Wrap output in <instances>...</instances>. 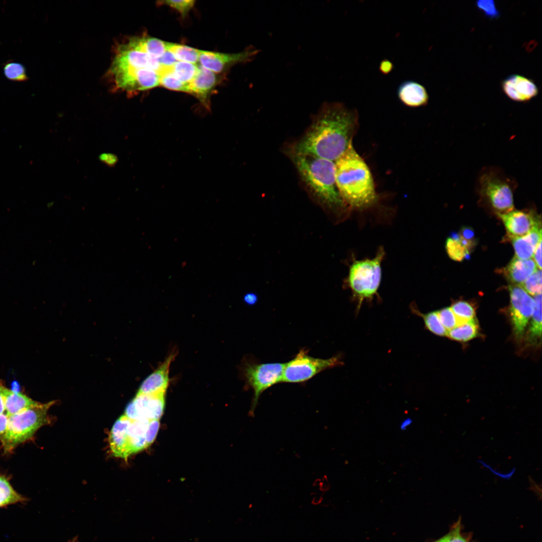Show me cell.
Here are the masks:
<instances>
[{"mask_svg": "<svg viewBox=\"0 0 542 542\" xmlns=\"http://www.w3.org/2000/svg\"><path fill=\"white\" fill-rule=\"evenodd\" d=\"M358 119L356 109L341 102H326L305 133L288 150L335 162L352 142Z\"/></svg>", "mask_w": 542, "mask_h": 542, "instance_id": "6da1fadb", "label": "cell"}, {"mask_svg": "<svg viewBox=\"0 0 542 542\" xmlns=\"http://www.w3.org/2000/svg\"><path fill=\"white\" fill-rule=\"evenodd\" d=\"M335 180L346 205L362 209L370 207L377 196L373 177L367 165L354 148L352 142L335 162Z\"/></svg>", "mask_w": 542, "mask_h": 542, "instance_id": "7a4b0ae2", "label": "cell"}, {"mask_svg": "<svg viewBox=\"0 0 542 542\" xmlns=\"http://www.w3.org/2000/svg\"><path fill=\"white\" fill-rule=\"evenodd\" d=\"M286 153L310 195L318 204L331 211L346 206L337 187L334 162L288 149Z\"/></svg>", "mask_w": 542, "mask_h": 542, "instance_id": "3957f363", "label": "cell"}, {"mask_svg": "<svg viewBox=\"0 0 542 542\" xmlns=\"http://www.w3.org/2000/svg\"><path fill=\"white\" fill-rule=\"evenodd\" d=\"M159 427V420H134L122 415L110 432L109 443L112 454L126 459L145 449L155 440Z\"/></svg>", "mask_w": 542, "mask_h": 542, "instance_id": "277c9868", "label": "cell"}, {"mask_svg": "<svg viewBox=\"0 0 542 542\" xmlns=\"http://www.w3.org/2000/svg\"><path fill=\"white\" fill-rule=\"evenodd\" d=\"M517 185L516 180L502 169L488 166L480 172L476 189L481 201L497 214H502L514 209V193Z\"/></svg>", "mask_w": 542, "mask_h": 542, "instance_id": "5b68a950", "label": "cell"}, {"mask_svg": "<svg viewBox=\"0 0 542 542\" xmlns=\"http://www.w3.org/2000/svg\"><path fill=\"white\" fill-rule=\"evenodd\" d=\"M384 255V249L381 247L374 258L354 260L349 266L346 282L356 302L357 313L365 300L370 301L378 296L381 279V265Z\"/></svg>", "mask_w": 542, "mask_h": 542, "instance_id": "8992f818", "label": "cell"}, {"mask_svg": "<svg viewBox=\"0 0 542 542\" xmlns=\"http://www.w3.org/2000/svg\"><path fill=\"white\" fill-rule=\"evenodd\" d=\"M55 403L51 401L39 403L36 406L8 417L7 431L2 444L5 453L11 452L19 445L31 439L42 427L51 422L48 415Z\"/></svg>", "mask_w": 542, "mask_h": 542, "instance_id": "52a82bcc", "label": "cell"}, {"mask_svg": "<svg viewBox=\"0 0 542 542\" xmlns=\"http://www.w3.org/2000/svg\"><path fill=\"white\" fill-rule=\"evenodd\" d=\"M308 350H301L291 360L285 363L282 382L301 383L312 378L329 368L341 365V357L328 359L315 358L308 355Z\"/></svg>", "mask_w": 542, "mask_h": 542, "instance_id": "ba28073f", "label": "cell"}, {"mask_svg": "<svg viewBox=\"0 0 542 542\" xmlns=\"http://www.w3.org/2000/svg\"><path fill=\"white\" fill-rule=\"evenodd\" d=\"M285 363L248 362L243 367V374L246 384L252 389L254 395L251 413L257 404L262 393L273 385L282 382Z\"/></svg>", "mask_w": 542, "mask_h": 542, "instance_id": "9c48e42d", "label": "cell"}, {"mask_svg": "<svg viewBox=\"0 0 542 542\" xmlns=\"http://www.w3.org/2000/svg\"><path fill=\"white\" fill-rule=\"evenodd\" d=\"M510 295L509 316L515 338H523L525 329L532 315L534 302L520 285L508 287Z\"/></svg>", "mask_w": 542, "mask_h": 542, "instance_id": "30bf717a", "label": "cell"}, {"mask_svg": "<svg viewBox=\"0 0 542 542\" xmlns=\"http://www.w3.org/2000/svg\"><path fill=\"white\" fill-rule=\"evenodd\" d=\"M165 393L136 395L126 406L124 415L131 419L159 420L164 413Z\"/></svg>", "mask_w": 542, "mask_h": 542, "instance_id": "8fae6325", "label": "cell"}, {"mask_svg": "<svg viewBox=\"0 0 542 542\" xmlns=\"http://www.w3.org/2000/svg\"><path fill=\"white\" fill-rule=\"evenodd\" d=\"M257 53V50L252 48L237 53L200 50L199 62L203 67L215 73H220L235 64L251 60Z\"/></svg>", "mask_w": 542, "mask_h": 542, "instance_id": "7c38bea8", "label": "cell"}, {"mask_svg": "<svg viewBox=\"0 0 542 542\" xmlns=\"http://www.w3.org/2000/svg\"><path fill=\"white\" fill-rule=\"evenodd\" d=\"M497 215L502 221L510 237L522 236L534 228L540 227L539 217L531 209H513Z\"/></svg>", "mask_w": 542, "mask_h": 542, "instance_id": "4fadbf2b", "label": "cell"}, {"mask_svg": "<svg viewBox=\"0 0 542 542\" xmlns=\"http://www.w3.org/2000/svg\"><path fill=\"white\" fill-rule=\"evenodd\" d=\"M502 90L509 99L517 102H526L536 96L538 89L534 82L525 76L512 74L501 83Z\"/></svg>", "mask_w": 542, "mask_h": 542, "instance_id": "5bb4252c", "label": "cell"}, {"mask_svg": "<svg viewBox=\"0 0 542 542\" xmlns=\"http://www.w3.org/2000/svg\"><path fill=\"white\" fill-rule=\"evenodd\" d=\"M177 354V350L173 349L161 365L143 381L136 395L166 392L170 382V366Z\"/></svg>", "mask_w": 542, "mask_h": 542, "instance_id": "9a60e30c", "label": "cell"}, {"mask_svg": "<svg viewBox=\"0 0 542 542\" xmlns=\"http://www.w3.org/2000/svg\"><path fill=\"white\" fill-rule=\"evenodd\" d=\"M216 73L199 66V71L188 84L190 94L195 96L207 108H209L210 97L218 83Z\"/></svg>", "mask_w": 542, "mask_h": 542, "instance_id": "2e32d148", "label": "cell"}, {"mask_svg": "<svg viewBox=\"0 0 542 542\" xmlns=\"http://www.w3.org/2000/svg\"><path fill=\"white\" fill-rule=\"evenodd\" d=\"M397 93L401 103L410 107L425 106L429 101V96L426 88L415 81L402 82L398 87Z\"/></svg>", "mask_w": 542, "mask_h": 542, "instance_id": "e0dca14e", "label": "cell"}, {"mask_svg": "<svg viewBox=\"0 0 542 542\" xmlns=\"http://www.w3.org/2000/svg\"><path fill=\"white\" fill-rule=\"evenodd\" d=\"M515 257L521 259H530L538 243L541 240V227L534 228L525 235L510 237Z\"/></svg>", "mask_w": 542, "mask_h": 542, "instance_id": "ac0fdd59", "label": "cell"}, {"mask_svg": "<svg viewBox=\"0 0 542 542\" xmlns=\"http://www.w3.org/2000/svg\"><path fill=\"white\" fill-rule=\"evenodd\" d=\"M537 269L532 259H521L514 257L505 268V274L515 285H520Z\"/></svg>", "mask_w": 542, "mask_h": 542, "instance_id": "d6986e66", "label": "cell"}, {"mask_svg": "<svg viewBox=\"0 0 542 542\" xmlns=\"http://www.w3.org/2000/svg\"><path fill=\"white\" fill-rule=\"evenodd\" d=\"M534 309L529 325L524 333L525 345L533 347L541 343V294L535 296Z\"/></svg>", "mask_w": 542, "mask_h": 542, "instance_id": "ffe728a7", "label": "cell"}, {"mask_svg": "<svg viewBox=\"0 0 542 542\" xmlns=\"http://www.w3.org/2000/svg\"><path fill=\"white\" fill-rule=\"evenodd\" d=\"M39 403L25 394L8 389L6 397L5 414L9 417L36 406Z\"/></svg>", "mask_w": 542, "mask_h": 542, "instance_id": "44dd1931", "label": "cell"}, {"mask_svg": "<svg viewBox=\"0 0 542 542\" xmlns=\"http://www.w3.org/2000/svg\"><path fill=\"white\" fill-rule=\"evenodd\" d=\"M473 246V239L466 238L460 235L449 237L446 240V249L452 259L460 261L469 253Z\"/></svg>", "mask_w": 542, "mask_h": 542, "instance_id": "7402d4cb", "label": "cell"}, {"mask_svg": "<svg viewBox=\"0 0 542 542\" xmlns=\"http://www.w3.org/2000/svg\"><path fill=\"white\" fill-rule=\"evenodd\" d=\"M479 334V325L475 318L449 330L447 337L454 341L465 342L477 337Z\"/></svg>", "mask_w": 542, "mask_h": 542, "instance_id": "603a6c76", "label": "cell"}, {"mask_svg": "<svg viewBox=\"0 0 542 542\" xmlns=\"http://www.w3.org/2000/svg\"><path fill=\"white\" fill-rule=\"evenodd\" d=\"M410 309L414 314L423 319L425 328L427 330L437 336H447L448 331L442 324L437 311L423 313L421 312L414 304L411 305Z\"/></svg>", "mask_w": 542, "mask_h": 542, "instance_id": "cb8c5ba5", "label": "cell"}, {"mask_svg": "<svg viewBox=\"0 0 542 542\" xmlns=\"http://www.w3.org/2000/svg\"><path fill=\"white\" fill-rule=\"evenodd\" d=\"M27 500L26 497L14 489L7 477L0 475V508L24 503Z\"/></svg>", "mask_w": 542, "mask_h": 542, "instance_id": "d4e9b609", "label": "cell"}, {"mask_svg": "<svg viewBox=\"0 0 542 542\" xmlns=\"http://www.w3.org/2000/svg\"><path fill=\"white\" fill-rule=\"evenodd\" d=\"M133 37L142 50L156 58L160 57L167 51L166 42L145 34Z\"/></svg>", "mask_w": 542, "mask_h": 542, "instance_id": "484cf974", "label": "cell"}, {"mask_svg": "<svg viewBox=\"0 0 542 542\" xmlns=\"http://www.w3.org/2000/svg\"><path fill=\"white\" fill-rule=\"evenodd\" d=\"M167 50L171 52L178 61L195 64L199 62L201 50L186 45L167 42Z\"/></svg>", "mask_w": 542, "mask_h": 542, "instance_id": "4316f807", "label": "cell"}, {"mask_svg": "<svg viewBox=\"0 0 542 542\" xmlns=\"http://www.w3.org/2000/svg\"><path fill=\"white\" fill-rule=\"evenodd\" d=\"M170 70L172 74L180 81L189 84L196 76L199 71V66L195 64L183 61H177Z\"/></svg>", "mask_w": 542, "mask_h": 542, "instance_id": "83f0119b", "label": "cell"}, {"mask_svg": "<svg viewBox=\"0 0 542 542\" xmlns=\"http://www.w3.org/2000/svg\"><path fill=\"white\" fill-rule=\"evenodd\" d=\"M160 85L170 90L190 93L188 84L178 79L171 72L170 68H161Z\"/></svg>", "mask_w": 542, "mask_h": 542, "instance_id": "f1b7e54d", "label": "cell"}, {"mask_svg": "<svg viewBox=\"0 0 542 542\" xmlns=\"http://www.w3.org/2000/svg\"><path fill=\"white\" fill-rule=\"evenodd\" d=\"M450 308L456 317L459 325L476 317V309L469 302L457 301L453 302Z\"/></svg>", "mask_w": 542, "mask_h": 542, "instance_id": "f546056e", "label": "cell"}, {"mask_svg": "<svg viewBox=\"0 0 542 542\" xmlns=\"http://www.w3.org/2000/svg\"><path fill=\"white\" fill-rule=\"evenodd\" d=\"M3 71L5 77L11 81L24 82L29 79L25 67L17 62H7L4 64Z\"/></svg>", "mask_w": 542, "mask_h": 542, "instance_id": "4dcf8cb0", "label": "cell"}, {"mask_svg": "<svg viewBox=\"0 0 542 542\" xmlns=\"http://www.w3.org/2000/svg\"><path fill=\"white\" fill-rule=\"evenodd\" d=\"M541 272L536 269L520 285L529 295L536 296L541 294Z\"/></svg>", "mask_w": 542, "mask_h": 542, "instance_id": "1f68e13d", "label": "cell"}, {"mask_svg": "<svg viewBox=\"0 0 542 542\" xmlns=\"http://www.w3.org/2000/svg\"><path fill=\"white\" fill-rule=\"evenodd\" d=\"M161 5L168 6L178 11L183 18H184L193 8L195 1L192 0L173 1L167 0L159 1Z\"/></svg>", "mask_w": 542, "mask_h": 542, "instance_id": "d6a6232c", "label": "cell"}, {"mask_svg": "<svg viewBox=\"0 0 542 542\" xmlns=\"http://www.w3.org/2000/svg\"><path fill=\"white\" fill-rule=\"evenodd\" d=\"M439 319L447 331L459 325L458 321L450 307L437 311Z\"/></svg>", "mask_w": 542, "mask_h": 542, "instance_id": "836d02e7", "label": "cell"}, {"mask_svg": "<svg viewBox=\"0 0 542 542\" xmlns=\"http://www.w3.org/2000/svg\"><path fill=\"white\" fill-rule=\"evenodd\" d=\"M476 5L489 18L497 19L500 16V12L493 1H478L476 2Z\"/></svg>", "mask_w": 542, "mask_h": 542, "instance_id": "e575fe53", "label": "cell"}, {"mask_svg": "<svg viewBox=\"0 0 542 542\" xmlns=\"http://www.w3.org/2000/svg\"><path fill=\"white\" fill-rule=\"evenodd\" d=\"M158 59L161 68H171L178 61L174 55L168 50Z\"/></svg>", "mask_w": 542, "mask_h": 542, "instance_id": "d590c367", "label": "cell"}, {"mask_svg": "<svg viewBox=\"0 0 542 542\" xmlns=\"http://www.w3.org/2000/svg\"><path fill=\"white\" fill-rule=\"evenodd\" d=\"M99 159L103 164L110 167L115 166L118 162L117 157L115 154L110 153L101 154Z\"/></svg>", "mask_w": 542, "mask_h": 542, "instance_id": "8d00e7d4", "label": "cell"}, {"mask_svg": "<svg viewBox=\"0 0 542 542\" xmlns=\"http://www.w3.org/2000/svg\"><path fill=\"white\" fill-rule=\"evenodd\" d=\"M447 542H468L463 537L460 531V526L458 525L452 531L448 533Z\"/></svg>", "mask_w": 542, "mask_h": 542, "instance_id": "74e56055", "label": "cell"}, {"mask_svg": "<svg viewBox=\"0 0 542 542\" xmlns=\"http://www.w3.org/2000/svg\"><path fill=\"white\" fill-rule=\"evenodd\" d=\"M8 417L5 414H0V441L3 443L8 428Z\"/></svg>", "mask_w": 542, "mask_h": 542, "instance_id": "f35d334b", "label": "cell"}, {"mask_svg": "<svg viewBox=\"0 0 542 542\" xmlns=\"http://www.w3.org/2000/svg\"><path fill=\"white\" fill-rule=\"evenodd\" d=\"M8 389L2 382L0 381V414H5L6 397Z\"/></svg>", "mask_w": 542, "mask_h": 542, "instance_id": "ab89813d", "label": "cell"}, {"mask_svg": "<svg viewBox=\"0 0 542 542\" xmlns=\"http://www.w3.org/2000/svg\"><path fill=\"white\" fill-rule=\"evenodd\" d=\"M533 260L539 269H541V240L539 242L533 252Z\"/></svg>", "mask_w": 542, "mask_h": 542, "instance_id": "60d3db41", "label": "cell"}, {"mask_svg": "<svg viewBox=\"0 0 542 542\" xmlns=\"http://www.w3.org/2000/svg\"><path fill=\"white\" fill-rule=\"evenodd\" d=\"M393 65L392 63L388 59L382 60L379 66V71L383 74L386 75L389 74L393 69Z\"/></svg>", "mask_w": 542, "mask_h": 542, "instance_id": "b9f144b4", "label": "cell"}, {"mask_svg": "<svg viewBox=\"0 0 542 542\" xmlns=\"http://www.w3.org/2000/svg\"><path fill=\"white\" fill-rule=\"evenodd\" d=\"M245 303L249 305H254L257 300L256 295L252 293L245 294L243 297Z\"/></svg>", "mask_w": 542, "mask_h": 542, "instance_id": "7bdbcfd3", "label": "cell"}, {"mask_svg": "<svg viewBox=\"0 0 542 542\" xmlns=\"http://www.w3.org/2000/svg\"><path fill=\"white\" fill-rule=\"evenodd\" d=\"M412 419L409 417L406 418L401 422L399 425L400 429L401 431H405L412 424Z\"/></svg>", "mask_w": 542, "mask_h": 542, "instance_id": "ee69618b", "label": "cell"}, {"mask_svg": "<svg viewBox=\"0 0 542 542\" xmlns=\"http://www.w3.org/2000/svg\"><path fill=\"white\" fill-rule=\"evenodd\" d=\"M448 538V534H447L446 535H445L444 537L441 538L440 539H438V540H436V541H435L434 542H447Z\"/></svg>", "mask_w": 542, "mask_h": 542, "instance_id": "f6af8a7d", "label": "cell"}, {"mask_svg": "<svg viewBox=\"0 0 542 542\" xmlns=\"http://www.w3.org/2000/svg\"><path fill=\"white\" fill-rule=\"evenodd\" d=\"M69 542H78L77 538L75 537Z\"/></svg>", "mask_w": 542, "mask_h": 542, "instance_id": "bcb514c9", "label": "cell"}]
</instances>
